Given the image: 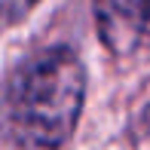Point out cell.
Wrapping results in <instances>:
<instances>
[{"mask_svg": "<svg viewBox=\"0 0 150 150\" xmlns=\"http://www.w3.org/2000/svg\"><path fill=\"white\" fill-rule=\"evenodd\" d=\"M98 37L113 55L150 43V0H92Z\"/></svg>", "mask_w": 150, "mask_h": 150, "instance_id": "7a4b0ae2", "label": "cell"}, {"mask_svg": "<svg viewBox=\"0 0 150 150\" xmlns=\"http://www.w3.org/2000/svg\"><path fill=\"white\" fill-rule=\"evenodd\" d=\"M40 0H3V18L6 25H16L22 18H28V12L37 6Z\"/></svg>", "mask_w": 150, "mask_h": 150, "instance_id": "3957f363", "label": "cell"}, {"mask_svg": "<svg viewBox=\"0 0 150 150\" xmlns=\"http://www.w3.org/2000/svg\"><path fill=\"white\" fill-rule=\"evenodd\" d=\"M86 98V71L67 46L37 52L6 89V126L16 150H64Z\"/></svg>", "mask_w": 150, "mask_h": 150, "instance_id": "6da1fadb", "label": "cell"}]
</instances>
